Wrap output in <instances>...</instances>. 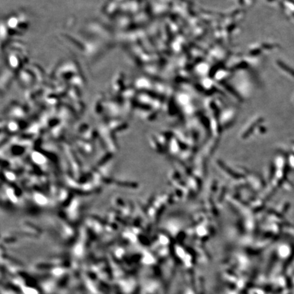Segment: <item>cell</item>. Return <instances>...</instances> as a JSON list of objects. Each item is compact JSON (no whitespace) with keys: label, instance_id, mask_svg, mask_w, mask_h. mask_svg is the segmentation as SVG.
Returning <instances> with one entry per match:
<instances>
[{"label":"cell","instance_id":"cell-1","mask_svg":"<svg viewBox=\"0 0 294 294\" xmlns=\"http://www.w3.org/2000/svg\"><path fill=\"white\" fill-rule=\"evenodd\" d=\"M278 63H279V65L283 68V69H285L287 72L289 73L292 76H293L294 77V69H293L292 68H291V67H288L287 65H285V63H282V62H278Z\"/></svg>","mask_w":294,"mask_h":294},{"label":"cell","instance_id":"cell-2","mask_svg":"<svg viewBox=\"0 0 294 294\" xmlns=\"http://www.w3.org/2000/svg\"><path fill=\"white\" fill-rule=\"evenodd\" d=\"M289 2H291V3H292V4H293L294 5V1H293V0H289Z\"/></svg>","mask_w":294,"mask_h":294},{"label":"cell","instance_id":"cell-3","mask_svg":"<svg viewBox=\"0 0 294 294\" xmlns=\"http://www.w3.org/2000/svg\"><path fill=\"white\" fill-rule=\"evenodd\" d=\"M293 16H294V13H293Z\"/></svg>","mask_w":294,"mask_h":294}]
</instances>
